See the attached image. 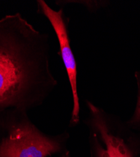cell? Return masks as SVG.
I'll list each match as a JSON object with an SVG mask.
<instances>
[{"label":"cell","mask_w":140,"mask_h":157,"mask_svg":"<svg viewBox=\"0 0 140 157\" xmlns=\"http://www.w3.org/2000/svg\"><path fill=\"white\" fill-rule=\"evenodd\" d=\"M56 85L47 35L20 13L0 18V113L41 106Z\"/></svg>","instance_id":"6da1fadb"},{"label":"cell","mask_w":140,"mask_h":157,"mask_svg":"<svg viewBox=\"0 0 140 157\" xmlns=\"http://www.w3.org/2000/svg\"><path fill=\"white\" fill-rule=\"evenodd\" d=\"M37 13L44 15L57 35L59 41L60 54L66 69L71 85L73 106L70 121V126L74 127L80 122V102L77 90V67L76 62L70 45L68 29V20L62 9L55 11L50 8L43 0L37 1Z\"/></svg>","instance_id":"3957f363"},{"label":"cell","mask_w":140,"mask_h":157,"mask_svg":"<svg viewBox=\"0 0 140 157\" xmlns=\"http://www.w3.org/2000/svg\"><path fill=\"white\" fill-rule=\"evenodd\" d=\"M59 157H71V153H70V151L68 150L66 151L65 152L62 153V154L60 155Z\"/></svg>","instance_id":"5b68a950"},{"label":"cell","mask_w":140,"mask_h":157,"mask_svg":"<svg viewBox=\"0 0 140 157\" xmlns=\"http://www.w3.org/2000/svg\"><path fill=\"white\" fill-rule=\"evenodd\" d=\"M27 113L11 108L0 113V157H49L68 150L69 133H44Z\"/></svg>","instance_id":"7a4b0ae2"},{"label":"cell","mask_w":140,"mask_h":157,"mask_svg":"<svg viewBox=\"0 0 140 157\" xmlns=\"http://www.w3.org/2000/svg\"><path fill=\"white\" fill-rule=\"evenodd\" d=\"M130 126H140V85L139 87V96L136 109L132 118L128 122Z\"/></svg>","instance_id":"277c9868"}]
</instances>
